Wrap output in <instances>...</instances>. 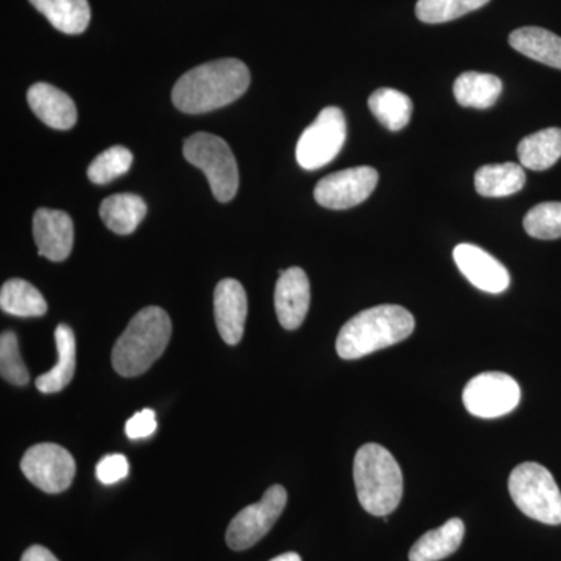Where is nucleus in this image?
<instances>
[{
    "label": "nucleus",
    "instance_id": "nucleus-33",
    "mask_svg": "<svg viewBox=\"0 0 561 561\" xmlns=\"http://www.w3.org/2000/svg\"><path fill=\"white\" fill-rule=\"evenodd\" d=\"M21 561H60L57 557L54 556L49 551V549L44 548V546H31L27 551L22 556Z\"/></svg>",
    "mask_w": 561,
    "mask_h": 561
},
{
    "label": "nucleus",
    "instance_id": "nucleus-31",
    "mask_svg": "<svg viewBox=\"0 0 561 561\" xmlns=\"http://www.w3.org/2000/svg\"><path fill=\"white\" fill-rule=\"evenodd\" d=\"M128 471H130V465H128L127 457L122 454H110L99 461L95 476L103 485H113V483L124 481Z\"/></svg>",
    "mask_w": 561,
    "mask_h": 561
},
{
    "label": "nucleus",
    "instance_id": "nucleus-10",
    "mask_svg": "<svg viewBox=\"0 0 561 561\" xmlns=\"http://www.w3.org/2000/svg\"><path fill=\"white\" fill-rule=\"evenodd\" d=\"M21 470L44 493H62L76 478V460L68 449L55 443H41L24 454Z\"/></svg>",
    "mask_w": 561,
    "mask_h": 561
},
{
    "label": "nucleus",
    "instance_id": "nucleus-2",
    "mask_svg": "<svg viewBox=\"0 0 561 561\" xmlns=\"http://www.w3.org/2000/svg\"><path fill=\"white\" fill-rule=\"evenodd\" d=\"M415 319L408 309L382 305L354 316L339 332L335 350L345 360L360 359L411 337Z\"/></svg>",
    "mask_w": 561,
    "mask_h": 561
},
{
    "label": "nucleus",
    "instance_id": "nucleus-32",
    "mask_svg": "<svg viewBox=\"0 0 561 561\" xmlns=\"http://www.w3.org/2000/svg\"><path fill=\"white\" fill-rule=\"evenodd\" d=\"M157 415L151 409H144L133 415L125 424V432L131 440H139V438L150 437L157 431Z\"/></svg>",
    "mask_w": 561,
    "mask_h": 561
},
{
    "label": "nucleus",
    "instance_id": "nucleus-23",
    "mask_svg": "<svg viewBox=\"0 0 561 561\" xmlns=\"http://www.w3.org/2000/svg\"><path fill=\"white\" fill-rule=\"evenodd\" d=\"M518 157L523 168L548 171L561 158V128H546L526 136L519 142Z\"/></svg>",
    "mask_w": 561,
    "mask_h": 561
},
{
    "label": "nucleus",
    "instance_id": "nucleus-9",
    "mask_svg": "<svg viewBox=\"0 0 561 561\" xmlns=\"http://www.w3.org/2000/svg\"><path fill=\"white\" fill-rule=\"evenodd\" d=\"M286 504L287 491L284 486H271L260 502L249 505L232 518L227 530V545L232 551H245L256 545L278 522Z\"/></svg>",
    "mask_w": 561,
    "mask_h": 561
},
{
    "label": "nucleus",
    "instance_id": "nucleus-17",
    "mask_svg": "<svg viewBox=\"0 0 561 561\" xmlns=\"http://www.w3.org/2000/svg\"><path fill=\"white\" fill-rule=\"evenodd\" d=\"M55 343H57L58 362L50 371L44 373L36 379V389L43 393H58L68 387L76 375L77 343L76 334L68 324H58L55 330Z\"/></svg>",
    "mask_w": 561,
    "mask_h": 561
},
{
    "label": "nucleus",
    "instance_id": "nucleus-30",
    "mask_svg": "<svg viewBox=\"0 0 561 561\" xmlns=\"http://www.w3.org/2000/svg\"><path fill=\"white\" fill-rule=\"evenodd\" d=\"M0 375L13 386H25L31 381L27 367L22 360L20 345L14 332H3L0 337Z\"/></svg>",
    "mask_w": 561,
    "mask_h": 561
},
{
    "label": "nucleus",
    "instance_id": "nucleus-20",
    "mask_svg": "<svg viewBox=\"0 0 561 561\" xmlns=\"http://www.w3.org/2000/svg\"><path fill=\"white\" fill-rule=\"evenodd\" d=\"M508 43L531 60L561 69V38L556 33L540 27H523L512 33Z\"/></svg>",
    "mask_w": 561,
    "mask_h": 561
},
{
    "label": "nucleus",
    "instance_id": "nucleus-25",
    "mask_svg": "<svg viewBox=\"0 0 561 561\" xmlns=\"http://www.w3.org/2000/svg\"><path fill=\"white\" fill-rule=\"evenodd\" d=\"M368 106L387 130L400 131L411 122L413 105L411 98L404 92L381 88L368 99Z\"/></svg>",
    "mask_w": 561,
    "mask_h": 561
},
{
    "label": "nucleus",
    "instance_id": "nucleus-18",
    "mask_svg": "<svg viewBox=\"0 0 561 561\" xmlns=\"http://www.w3.org/2000/svg\"><path fill=\"white\" fill-rule=\"evenodd\" d=\"M465 537V524L459 518L449 519L438 527L420 537L412 546L409 560L440 561L453 556L460 548Z\"/></svg>",
    "mask_w": 561,
    "mask_h": 561
},
{
    "label": "nucleus",
    "instance_id": "nucleus-4",
    "mask_svg": "<svg viewBox=\"0 0 561 561\" xmlns=\"http://www.w3.org/2000/svg\"><path fill=\"white\" fill-rule=\"evenodd\" d=\"M354 483L362 507L373 516L397 511L402 500V471L398 461L381 445L368 443L354 457Z\"/></svg>",
    "mask_w": 561,
    "mask_h": 561
},
{
    "label": "nucleus",
    "instance_id": "nucleus-8",
    "mask_svg": "<svg viewBox=\"0 0 561 561\" xmlns=\"http://www.w3.org/2000/svg\"><path fill=\"white\" fill-rule=\"evenodd\" d=\"M519 383L505 373L489 371L474 376L463 390V404L479 419H500L518 408Z\"/></svg>",
    "mask_w": 561,
    "mask_h": 561
},
{
    "label": "nucleus",
    "instance_id": "nucleus-7",
    "mask_svg": "<svg viewBox=\"0 0 561 561\" xmlns=\"http://www.w3.org/2000/svg\"><path fill=\"white\" fill-rule=\"evenodd\" d=\"M346 140V121L341 108L328 106L302 131L297 144V161L306 171H317L330 164Z\"/></svg>",
    "mask_w": 561,
    "mask_h": 561
},
{
    "label": "nucleus",
    "instance_id": "nucleus-11",
    "mask_svg": "<svg viewBox=\"0 0 561 561\" xmlns=\"http://www.w3.org/2000/svg\"><path fill=\"white\" fill-rule=\"evenodd\" d=\"M376 169L368 165L331 173L317 183L313 197L328 209H350L367 201L378 184Z\"/></svg>",
    "mask_w": 561,
    "mask_h": 561
},
{
    "label": "nucleus",
    "instance_id": "nucleus-3",
    "mask_svg": "<svg viewBox=\"0 0 561 561\" xmlns=\"http://www.w3.org/2000/svg\"><path fill=\"white\" fill-rule=\"evenodd\" d=\"M172 321L164 309L150 306L133 317L114 345L111 362L124 378L144 375L171 342Z\"/></svg>",
    "mask_w": 561,
    "mask_h": 561
},
{
    "label": "nucleus",
    "instance_id": "nucleus-13",
    "mask_svg": "<svg viewBox=\"0 0 561 561\" xmlns=\"http://www.w3.org/2000/svg\"><path fill=\"white\" fill-rule=\"evenodd\" d=\"M311 305V286L308 275L300 267L279 272L275 289V309L280 327L287 331L298 330L308 316Z\"/></svg>",
    "mask_w": 561,
    "mask_h": 561
},
{
    "label": "nucleus",
    "instance_id": "nucleus-5",
    "mask_svg": "<svg viewBox=\"0 0 561 561\" xmlns=\"http://www.w3.org/2000/svg\"><path fill=\"white\" fill-rule=\"evenodd\" d=\"M508 491L516 507L542 524H561V491L548 468L535 461L518 465L508 479Z\"/></svg>",
    "mask_w": 561,
    "mask_h": 561
},
{
    "label": "nucleus",
    "instance_id": "nucleus-21",
    "mask_svg": "<svg viewBox=\"0 0 561 561\" xmlns=\"http://www.w3.org/2000/svg\"><path fill=\"white\" fill-rule=\"evenodd\" d=\"M526 184V173L523 165L515 162L504 164H486L474 175V186L482 197H511L523 190Z\"/></svg>",
    "mask_w": 561,
    "mask_h": 561
},
{
    "label": "nucleus",
    "instance_id": "nucleus-16",
    "mask_svg": "<svg viewBox=\"0 0 561 561\" xmlns=\"http://www.w3.org/2000/svg\"><path fill=\"white\" fill-rule=\"evenodd\" d=\"M28 105L39 121L55 130H69L77 122V106L66 92L49 83H35L27 92Z\"/></svg>",
    "mask_w": 561,
    "mask_h": 561
},
{
    "label": "nucleus",
    "instance_id": "nucleus-14",
    "mask_svg": "<svg viewBox=\"0 0 561 561\" xmlns=\"http://www.w3.org/2000/svg\"><path fill=\"white\" fill-rule=\"evenodd\" d=\"M247 302L245 289L238 279H221L214 291V316L220 337L228 345H238L245 330Z\"/></svg>",
    "mask_w": 561,
    "mask_h": 561
},
{
    "label": "nucleus",
    "instance_id": "nucleus-28",
    "mask_svg": "<svg viewBox=\"0 0 561 561\" xmlns=\"http://www.w3.org/2000/svg\"><path fill=\"white\" fill-rule=\"evenodd\" d=\"M524 230L541 241L561 238V202L540 203L524 217Z\"/></svg>",
    "mask_w": 561,
    "mask_h": 561
},
{
    "label": "nucleus",
    "instance_id": "nucleus-19",
    "mask_svg": "<svg viewBox=\"0 0 561 561\" xmlns=\"http://www.w3.org/2000/svg\"><path fill=\"white\" fill-rule=\"evenodd\" d=\"M57 31L66 35H80L91 21L88 0H28Z\"/></svg>",
    "mask_w": 561,
    "mask_h": 561
},
{
    "label": "nucleus",
    "instance_id": "nucleus-12",
    "mask_svg": "<svg viewBox=\"0 0 561 561\" xmlns=\"http://www.w3.org/2000/svg\"><path fill=\"white\" fill-rule=\"evenodd\" d=\"M454 261L465 278L486 294H502L511 286L507 268L481 247L460 243L454 249Z\"/></svg>",
    "mask_w": 561,
    "mask_h": 561
},
{
    "label": "nucleus",
    "instance_id": "nucleus-27",
    "mask_svg": "<svg viewBox=\"0 0 561 561\" xmlns=\"http://www.w3.org/2000/svg\"><path fill=\"white\" fill-rule=\"evenodd\" d=\"M490 0H419L416 18L426 24H443L482 9Z\"/></svg>",
    "mask_w": 561,
    "mask_h": 561
},
{
    "label": "nucleus",
    "instance_id": "nucleus-29",
    "mask_svg": "<svg viewBox=\"0 0 561 561\" xmlns=\"http://www.w3.org/2000/svg\"><path fill=\"white\" fill-rule=\"evenodd\" d=\"M133 153L122 146L102 151L88 168V176L94 184H108L130 171Z\"/></svg>",
    "mask_w": 561,
    "mask_h": 561
},
{
    "label": "nucleus",
    "instance_id": "nucleus-1",
    "mask_svg": "<svg viewBox=\"0 0 561 561\" xmlns=\"http://www.w3.org/2000/svg\"><path fill=\"white\" fill-rule=\"evenodd\" d=\"M245 62L224 58L184 73L172 91L173 105L187 114H203L238 101L250 87Z\"/></svg>",
    "mask_w": 561,
    "mask_h": 561
},
{
    "label": "nucleus",
    "instance_id": "nucleus-15",
    "mask_svg": "<svg viewBox=\"0 0 561 561\" xmlns=\"http://www.w3.org/2000/svg\"><path fill=\"white\" fill-rule=\"evenodd\" d=\"M33 236L39 256L49 261L68 260L73 245V224L60 209L41 208L33 217Z\"/></svg>",
    "mask_w": 561,
    "mask_h": 561
},
{
    "label": "nucleus",
    "instance_id": "nucleus-6",
    "mask_svg": "<svg viewBox=\"0 0 561 561\" xmlns=\"http://www.w3.org/2000/svg\"><path fill=\"white\" fill-rule=\"evenodd\" d=\"M183 154L187 162L205 173L216 201L227 203L236 197L239 190L238 162L224 139L210 133H195L184 140Z\"/></svg>",
    "mask_w": 561,
    "mask_h": 561
},
{
    "label": "nucleus",
    "instance_id": "nucleus-24",
    "mask_svg": "<svg viewBox=\"0 0 561 561\" xmlns=\"http://www.w3.org/2000/svg\"><path fill=\"white\" fill-rule=\"evenodd\" d=\"M147 214V205L139 195L116 194L101 205L103 224L119 236L131 234Z\"/></svg>",
    "mask_w": 561,
    "mask_h": 561
},
{
    "label": "nucleus",
    "instance_id": "nucleus-34",
    "mask_svg": "<svg viewBox=\"0 0 561 561\" xmlns=\"http://www.w3.org/2000/svg\"><path fill=\"white\" fill-rule=\"evenodd\" d=\"M271 561H301V557L295 552H286L283 556L275 557V559Z\"/></svg>",
    "mask_w": 561,
    "mask_h": 561
},
{
    "label": "nucleus",
    "instance_id": "nucleus-22",
    "mask_svg": "<svg viewBox=\"0 0 561 561\" xmlns=\"http://www.w3.org/2000/svg\"><path fill=\"white\" fill-rule=\"evenodd\" d=\"M502 92L500 77L491 73L463 72L454 83V98L465 108L489 110Z\"/></svg>",
    "mask_w": 561,
    "mask_h": 561
},
{
    "label": "nucleus",
    "instance_id": "nucleus-26",
    "mask_svg": "<svg viewBox=\"0 0 561 561\" xmlns=\"http://www.w3.org/2000/svg\"><path fill=\"white\" fill-rule=\"evenodd\" d=\"M0 308L10 316L43 317L47 312V302L31 283L13 278L7 280L0 289Z\"/></svg>",
    "mask_w": 561,
    "mask_h": 561
}]
</instances>
